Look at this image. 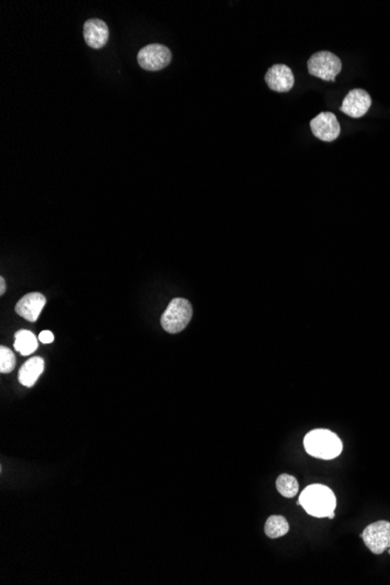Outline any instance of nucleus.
I'll return each instance as SVG.
<instances>
[{"label": "nucleus", "mask_w": 390, "mask_h": 585, "mask_svg": "<svg viewBox=\"0 0 390 585\" xmlns=\"http://www.w3.org/2000/svg\"><path fill=\"white\" fill-rule=\"evenodd\" d=\"M83 35L88 46L95 50L102 48L109 39V28L103 20H87L83 26Z\"/></svg>", "instance_id": "11"}, {"label": "nucleus", "mask_w": 390, "mask_h": 585, "mask_svg": "<svg viewBox=\"0 0 390 585\" xmlns=\"http://www.w3.org/2000/svg\"><path fill=\"white\" fill-rule=\"evenodd\" d=\"M341 68V60L328 50L313 54L308 61V73L324 81H334Z\"/></svg>", "instance_id": "4"}, {"label": "nucleus", "mask_w": 390, "mask_h": 585, "mask_svg": "<svg viewBox=\"0 0 390 585\" xmlns=\"http://www.w3.org/2000/svg\"><path fill=\"white\" fill-rule=\"evenodd\" d=\"M45 371V361L43 357H30L20 368L18 380L25 387H32L37 382L40 375Z\"/></svg>", "instance_id": "12"}, {"label": "nucleus", "mask_w": 390, "mask_h": 585, "mask_svg": "<svg viewBox=\"0 0 390 585\" xmlns=\"http://www.w3.org/2000/svg\"><path fill=\"white\" fill-rule=\"evenodd\" d=\"M372 106V97L364 89H353L346 95L341 106V111L353 118H360L368 113Z\"/></svg>", "instance_id": "8"}, {"label": "nucleus", "mask_w": 390, "mask_h": 585, "mask_svg": "<svg viewBox=\"0 0 390 585\" xmlns=\"http://www.w3.org/2000/svg\"><path fill=\"white\" fill-rule=\"evenodd\" d=\"M6 291V282L4 279V277L0 278V294H5Z\"/></svg>", "instance_id": "18"}, {"label": "nucleus", "mask_w": 390, "mask_h": 585, "mask_svg": "<svg viewBox=\"0 0 390 585\" xmlns=\"http://www.w3.org/2000/svg\"><path fill=\"white\" fill-rule=\"evenodd\" d=\"M289 530H290V526H289V523L284 516H269L267 523H265V535L270 537V539H278V537L286 535Z\"/></svg>", "instance_id": "14"}, {"label": "nucleus", "mask_w": 390, "mask_h": 585, "mask_svg": "<svg viewBox=\"0 0 390 585\" xmlns=\"http://www.w3.org/2000/svg\"><path fill=\"white\" fill-rule=\"evenodd\" d=\"M361 537L364 545L375 555H381L386 549L390 548V523L381 520L366 527Z\"/></svg>", "instance_id": "5"}, {"label": "nucleus", "mask_w": 390, "mask_h": 585, "mask_svg": "<svg viewBox=\"0 0 390 585\" xmlns=\"http://www.w3.org/2000/svg\"><path fill=\"white\" fill-rule=\"evenodd\" d=\"M39 340L43 344H50L54 341V334L50 331H43L39 334Z\"/></svg>", "instance_id": "17"}, {"label": "nucleus", "mask_w": 390, "mask_h": 585, "mask_svg": "<svg viewBox=\"0 0 390 585\" xmlns=\"http://www.w3.org/2000/svg\"><path fill=\"white\" fill-rule=\"evenodd\" d=\"M276 487L278 492L281 493L284 498H294L297 496L299 491V484L294 476H290L288 473H283L278 477L276 480Z\"/></svg>", "instance_id": "15"}, {"label": "nucleus", "mask_w": 390, "mask_h": 585, "mask_svg": "<svg viewBox=\"0 0 390 585\" xmlns=\"http://www.w3.org/2000/svg\"><path fill=\"white\" fill-rule=\"evenodd\" d=\"M172 59L171 50L160 43H151L139 50L138 63L146 70H160L169 66Z\"/></svg>", "instance_id": "6"}, {"label": "nucleus", "mask_w": 390, "mask_h": 585, "mask_svg": "<svg viewBox=\"0 0 390 585\" xmlns=\"http://www.w3.org/2000/svg\"><path fill=\"white\" fill-rule=\"evenodd\" d=\"M265 82L270 89L278 93H286L294 87V73L285 65H274L265 74Z\"/></svg>", "instance_id": "9"}, {"label": "nucleus", "mask_w": 390, "mask_h": 585, "mask_svg": "<svg viewBox=\"0 0 390 585\" xmlns=\"http://www.w3.org/2000/svg\"><path fill=\"white\" fill-rule=\"evenodd\" d=\"M312 133L323 142H333L340 135V124L332 113H321L312 119Z\"/></svg>", "instance_id": "7"}, {"label": "nucleus", "mask_w": 390, "mask_h": 585, "mask_svg": "<svg viewBox=\"0 0 390 585\" xmlns=\"http://www.w3.org/2000/svg\"><path fill=\"white\" fill-rule=\"evenodd\" d=\"M389 552H390V550H389Z\"/></svg>", "instance_id": "19"}, {"label": "nucleus", "mask_w": 390, "mask_h": 585, "mask_svg": "<svg viewBox=\"0 0 390 585\" xmlns=\"http://www.w3.org/2000/svg\"><path fill=\"white\" fill-rule=\"evenodd\" d=\"M298 505L305 509V512L314 518H328L334 519L337 507V499L331 489L321 484H313L301 492Z\"/></svg>", "instance_id": "1"}, {"label": "nucleus", "mask_w": 390, "mask_h": 585, "mask_svg": "<svg viewBox=\"0 0 390 585\" xmlns=\"http://www.w3.org/2000/svg\"><path fill=\"white\" fill-rule=\"evenodd\" d=\"M46 301V297L43 294L30 292L18 301L16 305V312L23 319L30 323H35L43 308H45Z\"/></svg>", "instance_id": "10"}, {"label": "nucleus", "mask_w": 390, "mask_h": 585, "mask_svg": "<svg viewBox=\"0 0 390 585\" xmlns=\"http://www.w3.org/2000/svg\"><path fill=\"white\" fill-rule=\"evenodd\" d=\"M192 305L187 299L176 298L162 316V326L166 332L176 334L187 328L192 319Z\"/></svg>", "instance_id": "3"}, {"label": "nucleus", "mask_w": 390, "mask_h": 585, "mask_svg": "<svg viewBox=\"0 0 390 585\" xmlns=\"http://www.w3.org/2000/svg\"><path fill=\"white\" fill-rule=\"evenodd\" d=\"M16 367V357L10 348L0 347V373H11Z\"/></svg>", "instance_id": "16"}, {"label": "nucleus", "mask_w": 390, "mask_h": 585, "mask_svg": "<svg viewBox=\"0 0 390 585\" xmlns=\"http://www.w3.org/2000/svg\"><path fill=\"white\" fill-rule=\"evenodd\" d=\"M304 447L310 456L319 459L337 458L342 451L340 438L330 430H312L305 436Z\"/></svg>", "instance_id": "2"}, {"label": "nucleus", "mask_w": 390, "mask_h": 585, "mask_svg": "<svg viewBox=\"0 0 390 585\" xmlns=\"http://www.w3.org/2000/svg\"><path fill=\"white\" fill-rule=\"evenodd\" d=\"M14 348L23 357L30 355L37 351L38 339L33 333L27 330H20L14 335Z\"/></svg>", "instance_id": "13"}]
</instances>
